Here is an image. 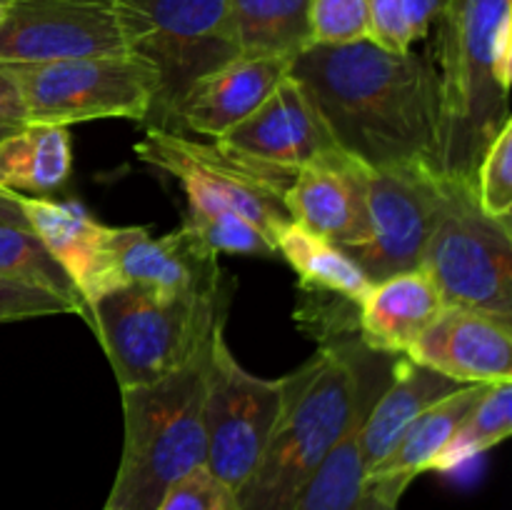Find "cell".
Wrapping results in <instances>:
<instances>
[{
    "mask_svg": "<svg viewBox=\"0 0 512 510\" xmlns=\"http://www.w3.org/2000/svg\"><path fill=\"white\" fill-rule=\"evenodd\" d=\"M340 150L368 168L425 163L438 170V78L433 60L373 40L315 45L290 60Z\"/></svg>",
    "mask_w": 512,
    "mask_h": 510,
    "instance_id": "obj_1",
    "label": "cell"
},
{
    "mask_svg": "<svg viewBox=\"0 0 512 510\" xmlns=\"http://www.w3.org/2000/svg\"><path fill=\"white\" fill-rule=\"evenodd\" d=\"M388 358L360 338H345L320 345L318 355L285 375L283 410L258 468L238 490L240 510L293 508L325 455L390 383L393 373L370 378Z\"/></svg>",
    "mask_w": 512,
    "mask_h": 510,
    "instance_id": "obj_2",
    "label": "cell"
},
{
    "mask_svg": "<svg viewBox=\"0 0 512 510\" xmlns=\"http://www.w3.org/2000/svg\"><path fill=\"white\" fill-rule=\"evenodd\" d=\"M512 33V0H450L438 20V173L475 183L488 145L510 118L495 50Z\"/></svg>",
    "mask_w": 512,
    "mask_h": 510,
    "instance_id": "obj_3",
    "label": "cell"
},
{
    "mask_svg": "<svg viewBox=\"0 0 512 510\" xmlns=\"http://www.w3.org/2000/svg\"><path fill=\"white\" fill-rule=\"evenodd\" d=\"M210 348L213 343L155 383L123 388L125 443L108 508L155 510L175 480L205 465L203 393Z\"/></svg>",
    "mask_w": 512,
    "mask_h": 510,
    "instance_id": "obj_4",
    "label": "cell"
},
{
    "mask_svg": "<svg viewBox=\"0 0 512 510\" xmlns=\"http://www.w3.org/2000/svg\"><path fill=\"white\" fill-rule=\"evenodd\" d=\"M228 305V283L213 293H168L128 283L98 295L88 305V323L123 390L155 383L190 363L225 325Z\"/></svg>",
    "mask_w": 512,
    "mask_h": 510,
    "instance_id": "obj_5",
    "label": "cell"
},
{
    "mask_svg": "<svg viewBox=\"0 0 512 510\" xmlns=\"http://www.w3.org/2000/svg\"><path fill=\"white\" fill-rule=\"evenodd\" d=\"M118 8L128 53L158 75L148 128H173L183 95L243 55L225 0H118Z\"/></svg>",
    "mask_w": 512,
    "mask_h": 510,
    "instance_id": "obj_6",
    "label": "cell"
},
{
    "mask_svg": "<svg viewBox=\"0 0 512 510\" xmlns=\"http://www.w3.org/2000/svg\"><path fill=\"white\" fill-rule=\"evenodd\" d=\"M445 308L512 318V225L483 213L475 183L445 178V200L423 263Z\"/></svg>",
    "mask_w": 512,
    "mask_h": 510,
    "instance_id": "obj_7",
    "label": "cell"
},
{
    "mask_svg": "<svg viewBox=\"0 0 512 510\" xmlns=\"http://www.w3.org/2000/svg\"><path fill=\"white\" fill-rule=\"evenodd\" d=\"M3 65L18 83L28 123L63 128L103 118L145 123L158 93L153 65L133 53Z\"/></svg>",
    "mask_w": 512,
    "mask_h": 510,
    "instance_id": "obj_8",
    "label": "cell"
},
{
    "mask_svg": "<svg viewBox=\"0 0 512 510\" xmlns=\"http://www.w3.org/2000/svg\"><path fill=\"white\" fill-rule=\"evenodd\" d=\"M143 163L173 175L188 203L220 205L258 225L275 243V233L290 223L285 193L298 170H283L245 158L223 143H200L185 133L148 128L135 145Z\"/></svg>",
    "mask_w": 512,
    "mask_h": 510,
    "instance_id": "obj_9",
    "label": "cell"
},
{
    "mask_svg": "<svg viewBox=\"0 0 512 510\" xmlns=\"http://www.w3.org/2000/svg\"><path fill=\"white\" fill-rule=\"evenodd\" d=\"M285 403V378H260L245 370L215 330L205 370V465L238 493L258 468Z\"/></svg>",
    "mask_w": 512,
    "mask_h": 510,
    "instance_id": "obj_10",
    "label": "cell"
},
{
    "mask_svg": "<svg viewBox=\"0 0 512 510\" xmlns=\"http://www.w3.org/2000/svg\"><path fill=\"white\" fill-rule=\"evenodd\" d=\"M445 200V178L425 163L368 170L370 238L345 253L370 283L418 270Z\"/></svg>",
    "mask_w": 512,
    "mask_h": 510,
    "instance_id": "obj_11",
    "label": "cell"
},
{
    "mask_svg": "<svg viewBox=\"0 0 512 510\" xmlns=\"http://www.w3.org/2000/svg\"><path fill=\"white\" fill-rule=\"evenodd\" d=\"M123 53L118 0H10L0 15V63Z\"/></svg>",
    "mask_w": 512,
    "mask_h": 510,
    "instance_id": "obj_12",
    "label": "cell"
},
{
    "mask_svg": "<svg viewBox=\"0 0 512 510\" xmlns=\"http://www.w3.org/2000/svg\"><path fill=\"white\" fill-rule=\"evenodd\" d=\"M368 165L333 148L295 173L285 208L295 223L333 240L343 250L370 238Z\"/></svg>",
    "mask_w": 512,
    "mask_h": 510,
    "instance_id": "obj_13",
    "label": "cell"
},
{
    "mask_svg": "<svg viewBox=\"0 0 512 510\" xmlns=\"http://www.w3.org/2000/svg\"><path fill=\"white\" fill-rule=\"evenodd\" d=\"M408 358L460 385L512 380V318L473 308H443Z\"/></svg>",
    "mask_w": 512,
    "mask_h": 510,
    "instance_id": "obj_14",
    "label": "cell"
},
{
    "mask_svg": "<svg viewBox=\"0 0 512 510\" xmlns=\"http://www.w3.org/2000/svg\"><path fill=\"white\" fill-rule=\"evenodd\" d=\"M225 148L275 165L300 170L318 155L338 148L303 85L285 75L253 115L218 140Z\"/></svg>",
    "mask_w": 512,
    "mask_h": 510,
    "instance_id": "obj_15",
    "label": "cell"
},
{
    "mask_svg": "<svg viewBox=\"0 0 512 510\" xmlns=\"http://www.w3.org/2000/svg\"><path fill=\"white\" fill-rule=\"evenodd\" d=\"M113 273L118 285H153L168 293H213L228 283L218 253L185 225L163 238L145 228H113Z\"/></svg>",
    "mask_w": 512,
    "mask_h": 510,
    "instance_id": "obj_16",
    "label": "cell"
},
{
    "mask_svg": "<svg viewBox=\"0 0 512 510\" xmlns=\"http://www.w3.org/2000/svg\"><path fill=\"white\" fill-rule=\"evenodd\" d=\"M30 230L43 240L60 268L73 280L85 308L105 290L118 288L113 273V228L100 225L73 203L10 193Z\"/></svg>",
    "mask_w": 512,
    "mask_h": 510,
    "instance_id": "obj_17",
    "label": "cell"
},
{
    "mask_svg": "<svg viewBox=\"0 0 512 510\" xmlns=\"http://www.w3.org/2000/svg\"><path fill=\"white\" fill-rule=\"evenodd\" d=\"M288 70V58L240 55L233 63L200 78L183 95L170 133H195L220 140L270 98Z\"/></svg>",
    "mask_w": 512,
    "mask_h": 510,
    "instance_id": "obj_18",
    "label": "cell"
},
{
    "mask_svg": "<svg viewBox=\"0 0 512 510\" xmlns=\"http://www.w3.org/2000/svg\"><path fill=\"white\" fill-rule=\"evenodd\" d=\"M443 308V298L425 270L395 273L370 283L358 303V335L370 350L408 355Z\"/></svg>",
    "mask_w": 512,
    "mask_h": 510,
    "instance_id": "obj_19",
    "label": "cell"
},
{
    "mask_svg": "<svg viewBox=\"0 0 512 510\" xmlns=\"http://www.w3.org/2000/svg\"><path fill=\"white\" fill-rule=\"evenodd\" d=\"M488 385H463L448 398L438 400L433 408L425 410L418 420L408 428V433L400 438V443L375 465L373 470L365 473V485L378 500H383L390 508H398L400 498L408 490V485L418 478L420 473L433 470V463L458 425L463 423L465 415L473 410L480 395L485 393Z\"/></svg>",
    "mask_w": 512,
    "mask_h": 510,
    "instance_id": "obj_20",
    "label": "cell"
},
{
    "mask_svg": "<svg viewBox=\"0 0 512 510\" xmlns=\"http://www.w3.org/2000/svg\"><path fill=\"white\" fill-rule=\"evenodd\" d=\"M463 388L455 380L445 378L438 370L425 368L405 355L395 363L393 378L385 385L383 393L370 405L368 415L358 428L360 455H363L365 473L373 470L395 445L400 443L410 425L420 418L438 400L448 398Z\"/></svg>",
    "mask_w": 512,
    "mask_h": 510,
    "instance_id": "obj_21",
    "label": "cell"
},
{
    "mask_svg": "<svg viewBox=\"0 0 512 510\" xmlns=\"http://www.w3.org/2000/svg\"><path fill=\"white\" fill-rule=\"evenodd\" d=\"M70 135L63 125L25 123L0 138V190L48 198L70 178Z\"/></svg>",
    "mask_w": 512,
    "mask_h": 510,
    "instance_id": "obj_22",
    "label": "cell"
},
{
    "mask_svg": "<svg viewBox=\"0 0 512 510\" xmlns=\"http://www.w3.org/2000/svg\"><path fill=\"white\" fill-rule=\"evenodd\" d=\"M275 250L298 273L305 290L340 295L353 303H360L368 293L370 280L363 268L333 240L313 233L295 220L275 233Z\"/></svg>",
    "mask_w": 512,
    "mask_h": 510,
    "instance_id": "obj_23",
    "label": "cell"
},
{
    "mask_svg": "<svg viewBox=\"0 0 512 510\" xmlns=\"http://www.w3.org/2000/svg\"><path fill=\"white\" fill-rule=\"evenodd\" d=\"M225 5L243 55L293 60L310 45L313 0H225Z\"/></svg>",
    "mask_w": 512,
    "mask_h": 510,
    "instance_id": "obj_24",
    "label": "cell"
},
{
    "mask_svg": "<svg viewBox=\"0 0 512 510\" xmlns=\"http://www.w3.org/2000/svg\"><path fill=\"white\" fill-rule=\"evenodd\" d=\"M360 423H355L325 455L290 510H398L375 498L365 485L358 443Z\"/></svg>",
    "mask_w": 512,
    "mask_h": 510,
    "instance_id": "obj_25",
    "label": "cell"
},
{
    "mask_svg": "<svg viewBox=\"0 0 512 510\" xmlns=\"http://www.w3.org/2000/svg\"><path fill=\"white\" fill-rule=\"evenodd\" d=\"M0 278L48 290L68 300L78 315L88 318V308L75 290L73 280L30 228L0 223Z\"/></svg>",
    "mask_w": 512,
    "mask_h": 510,
    "instance_id": "obj_26",
    "label": "cell"
},
{
    "mask_svg": "<svg viewBox=\"0 0 512 510\" xmlns=\"http://www.w3.org/2000/svg\"><path fill=\"white\" fill-rule=\"evenodd\" d=\"M510 433L512 380H505V383H493L485 388V393L480 395L478 403L473 405V410L465 415L463 423H460L458 430L453 433V438L448 440L443 453L438 455V460L433 463V470H438V473H450V470L460 468V465L478 458L485 450L503 443Z\"/></svg>",
    "mask_w": 512,
    "mask_h": 510,
    "instance_id": "obj_27",
    "label": "cell"
},
{
    "mask_svg": "<svg viewBox=\"0 0 512 510\" xmlns=\"http://www.w3.org/2000/svg\"><path fill=\"white\" fill-rule=\"evenodd\" d=\"M183 225L215 253L258 255V258L278 255L275 243L258 225H253L235 210L220 208V205L190 203L188 218L183 220Z\"/></svg>",
    "mask_w": 512,
    "mask_h": 510,
    "instance_id": "obj_28",
    "label": "cell"
},
{
    "mask_svg": "<svg viewBox=\"0 0 512 510\" xmlns=\"http://www.w3.org/2000/svg\"><path fill=\"white\" fill-rule=\"evenodd\" d=\"M475 195L485 215L512 225V120L500 128L475 170Z\"/></svg>",
    "mask_w": 512,
    "mask_h": 510,
    "instance_id": "obj_29",
    "label": "cell"
},
{
    "mask_svg": "<svg viewBox=\"0 0 512 510\" xmlns=\"http://www.w3.org/2000/svg\"><path fill=\"white\" fill-rule=\"evenodd\" d=\"M368 40V15L363 0H313L310 43L348 45Z\"/></svg>",
    "mask_w": 512,
    "mask_h": 510,
    "instance_id": "obj_30",
    "label": "cell"
},
{
    "mask_svg": "<svg viewBox=\"0 0 512 510\" xmlns=\"http://www.w3.org/2000/svg\"><path fill=\"white\" fill-rule=\"evenodd\" d=\"M155 510H240V503L230 485L210 473L208 465H200L175 480Z\"/></svg>",
    "mask_w": 512,
    "mask_h": 510,
    "instance_id": "obj_31",
    "label": "cell"
},
{
    "mask_svg": "<svg viewBox=\"0 0 512 510\" xmlns=\"http://www.w3.org/2000/svg\"><path fill=\"white\" fill-rule=\"evenodd\" d=\"M70 313L78 315V310L68 300L58 298V295L48 293L43 288H35V285L0 278V323Z\"/></svg>",
    "mask_w": 512,
    "mask_h": 510,
    "instance_id": "obj_32",
    "label": "cell"
},
{
    "mask_svg": "<svg viewBox=\"0 0 512 510\" xmlns=\"http://www.w3.org/2000/svg\"><path fill=\"white\" fill-rule=\"evenodd\" d=\"M368 15V40L390 53H408L413 48L400 0H363Z\"/></svg>",
    "mask_w": 512,
    "mask_h": 510,
    "instance_id": "obj_33",
    "label": "cell"
},
{
    "mask_svg": "<svg viewBox=\"0 0 512 510\" xmlns=\"http://www.w3.org/2000/svg\"><path fill=\"white\" fill-rule=\"evenodd\" d=\"M400 3H403L410 43H418L430 33L433 23H438L450 0H400Z\"/></svg>",
    "mask_w": 512,
    "mask_h": 510,
    "instance_id": "obj_34",
    "label": "cell"
},
{
    "mask_svg": "<svg viewBox=\"0 0 512 510\" xmlns=\"http://www.w3.org/2000/svg\"><path fill=\"white\" fill-rule=\"evenodd\" d=\"M25 123H28V113H25L23 95H20L18 83L10 75V70L0 63V125L18 128Z\"/></svg>",
    "mask_w": 512,
    "mask_h": 510,
    "instance_id": "obj_35",
    "label": "cell"
},
{
    "mask_svg": "<svg viewBox=\"0 0 512 510\" xmlns=\"http://www.w3.org/2000/svg\"><path fill=\"white\" fill-rule=\"evenodd\" d=\"M0 223H8V225H23V228H30L28 220H25L23 210L18 208L15 198L10 193H3L0 190Z\"/></svg>",
    "mask_w": 512,
    "mask_h": 510,
    "instance_id": "obj_36",
    "label": "cell"
},
{
    "mask_svg": "<svg viewBox=\"0 0 512 510\" xmlns=\"http://www.w3.org/2000/svg\"><path fill=\"white\" fill-rule=\"evenodd\" d=\"M20 128V125H18ZM10 130H15V128H10V125H0V138H3V135H8Z\"/></svg>",
    "mask_w": 512,
    "mask_h": 510,
    "instance_id": "obj_37",
    "label": "cell"
},
{
    "mask_svg": "<svg viewBox=\"0 0 512 510\" xmlns=\"http://www.w3.org/2000/svg\"><path fill=\"white\" fill-rule=\"evenodd\" d=\"M8 3H10V0H0V8H5Z\"/></svg>",
    "mask_w": 512,
    "mask_h": 510,
    "instance_id": "obj_38",
    "label": "cell"
},
{
    "mask_svg": "<svg viewBox=\"0 0 512 510\" xmlns=\"http://www.w3.org/2000/svg\"><path fill=\"white\" fill-rule=\"evenodd\" d=\"M103 510H113V508H108V505H105V508Z\"/></svg>",
    "mask_w": 512,
    "mask_h": 510,
    "instance_id": "obj_39",
    "label": "cell"
},
{
    "mask_svg": "<svg viewBox=\"0 0 512 510\" xmlns=\"http://www.w3.org/2000/svg\"><path fill=\"white\" fill-rule=\"evenodd\" d=\"M3 10H5V8H0V15H3Z\"/></svg>",
    "mask_w": 512,
    "mask_h": 510,
    "instance_id": "obj_40",
    "label": "cell"
}]
</instances>
